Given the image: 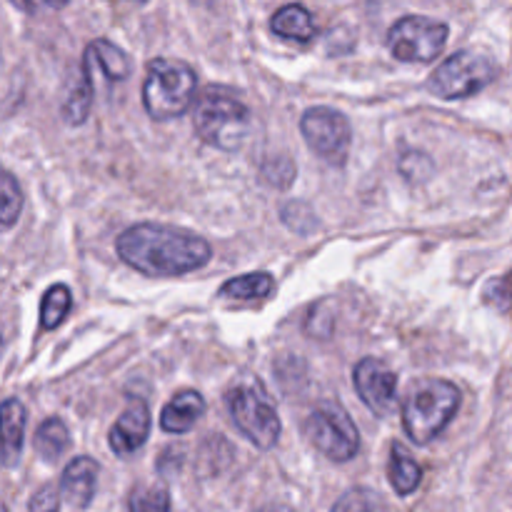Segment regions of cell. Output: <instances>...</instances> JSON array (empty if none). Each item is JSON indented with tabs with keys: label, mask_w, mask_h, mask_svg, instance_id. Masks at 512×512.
<instances>
[{
	"label": "cell",
	"mask_w": 512,
	"mask_h": 512,
	"mask_svg": "<svg viewBox=\"0 0 512 512\" xmlns=\"http://www.w3.org/2000/svg\"><path fill=\"white\" fill-rule=\"evenodd\" d=\"M115 248L130 268L153 278L193 273L213 258V248L205 238L158 223H138L123 230Z\"/></svg>",
	"instance_id": "cell-1"
},
{
	"label": "cell",
	"mask_w": 512,
	"mask_h": 512,
	"mask_svg": "<svg viewBox=\"0 0 512 512\" xmlns=\"http://www.w3.org/2000/svg\"><path fill=\"white\" fill-rule=\"evenodd\" d=\"M460 408V390L448 380H423L403 403V428L415 445H428L443 433Z\"/></svg>",
	"instance_id": "cell-2"
},
{
	"label": "cell",
	"mask_w": 512,
	"mask_h": 512,
	"mask_svg": "<svg viewBox=\"0 0 512 512\" xmlns=\"http://www.w3.org/2000/svg\"><path fill=\"white\" fill-rule=\"evenodd\" d=\"M193 128L205 145L233 153L250 133V110L225 90L208 88L195 100Z\"/></svg>",
	"instance_id": "cell-3"
},
{
	"label": "cell",
	"mask_w": 512,
	"mask_h": 512,
	"mask_svg": "<svg viewBox=\"0 0 512 512\" xmlns=\"http://www.w3.org/2000/svg\"><path fill=\"white\" fill-rule=\"evenodd\" d=\"M198 75L183 60L155 58L143 83V105L150 118L173 120L193 105Z\"/></svg>",
	"instance_id": "cell-4"
},
{
	"label": "cell",
	"mask_w": 512,
	"mask_h": 512,
	"mask_svg": "<svg viewBox=\"0 0 512 512\" xmlns=\"http://www.w3.org/2000/svg\"><path fill=\"white\" fill-rule=\"evenodd\" d=\"M498 78V65L490 55L475 50H460L435 68L428 90L445 100H463L480 93Z\"/></svg>",
	"instance_id": "cell-5"
},
{
	"label": "cell",
	"mask_w": 512,
	"mask_h": 512,
	"mask_svg": "<svg viewBox=\"0 0 512 512\" xmlns=\"http://www.w3.org/2000/svg\"><path fill=\"white\" fill-rule=\"evenodd\" d=\"M303 430L315 450H320L333 463H348L358 455L360 433L345 408H340L338 403L315 405Z\"/></svg>",
	"instance_id": "cell-6"
},
{
	"label": "cell",
	"mask_w": 512,
	"mask_h": 512,
	"mask_svg": "<svg viewBox=\"0 0 512 512\" xmlns=\"http://www.w3.org/2000/svg\"><path fill=\"white\" fill-rule=\"evenodd\" d=\"M450 28L425 15H405L388 30V50L403 63H433L448 43Z\"/></svg>",
	"instance_id": "cell-7"
},
{
	"label": "cell",
	"mask_w": 512,
	"mask_h": 512,
	"mask_svg": "<svg viewBox=\"0 0 512 512\" xmlns=\"http://www.w3.org/2000/svg\"><path fill=\"white\" fill-rule=\"evenodd\" d=\"M228 413L233 418L235 428L260 450L275 448L280 438V418L273 405L263 398L255 388L240 385L233 388L225 398Z\"/></svg>",
	"instance_id": "cell-8"
},
{
	"label": "cell",
	"mask_w": 512,
	"mask_h": 512,
	"mask_svg": "<svg viewBox=\"0 0 512 512\" xmlns=\"http://www.w3.org/2000/svg\"><path fill=\"white\" fill-rule=\"evenodd\" d=\"M300 133L310 150L333 165H343L350 153V140H353V128L350 120L340 110L318 105L308 108L300 118Z\"/></svg>",
	"instance_id": "cell-9"
},
{
	"label": "cell",
	"mask_w": 512,
	"mask_h": 512,
	"mask_svg": "<svg viewBox=\"0 0 512 512\" xmlns=\"http://www.w3.org/2000/svg\"><path fill=\"white\" fill-rule=\"evenodd\" d=\"M353 383L360 400L380 418H388L398 408V375L375 358H363L353 370Z\"/></svg>",
	"instance_id": "cell-10"
},
{
	"label": "cell",
	"mask_w": 512,
	"mask_h": 512,
	"mask_svg": "<svg viewBox=\"0 0 512 512\" xmlns=\"http://www.w3.org/2000/svg\"><path fill=\"white\" fill-rule=\"evenodd\" d=\"M150 435V410L145 405V400L130 398L128 408L123 410L115 425L110 428L108 443L110 450L120 458H128L135 450H140L145 445Z\"/></svg>",
	"instance_id": "cell-11"
},
{
	"label": "cell",
	"mask_w": 512,
	"mask_h": 512,
	"mask_svg": "<svg viewBox=\"0 0 512 512\" xmlns=\"http://www.w3.org/2000/svg\"><path fill=\"white\" fill-rule=\"evenodd\" d=\"M25 423H28V413L18 398L0 403V465L3 468L18 465L20 453H23Z\"/></svg>",
	"instance_id": "cell-12"
},
{
	"label": "cell",
	"mask_w": 512,
	"mask_h": 512,
	"mask_svg": "<svg viewBox=\"0 0 512 512\" xmlns=\"http://www.w3.org/2000/svg\"><path fill=\"white\" fill-rule=\"evenodd\" d=\"M98 463L88 455H80V458L70 460L68 468L63 470V478H60V493L65 495L68 503H73L75 508H88L95 498V485H98Z\"/></svg>",
	"instance_id": "cell-13"
},
{
	"label": "cell",
	"mask_w": 512,
	"mask_h": 512,
	"mask_svg": "<svg viewBox=\"0 0 512 512\" xmlns=\"http://www.w3.org/2000/svg\"><path fill=\"white\" fill-rule=\"evenodd\" d=\"M205 413V398L198 390H180L173 400L160 413V428L165 433L183 435L203 418Z\"/></svg>",
	"instance_id": "cell-14"
},
{
	"label": "cell",
	"mask_w": 512,
	"mask_h": 512,
	"mask_svg": "<svg viewBox=\"0 0 512 512\" xmlns=\"http://www.w3.org/2000/svg\"><path fill=\"white\" fill-rule=\"evenodd\" d=\"M270 30L285 40L308 43V40L315 35V23H313V15H310L303 5L290 3V5H283V8L270 18Z\"/></svg>",
	"instance_id": "cell-15"
},
{
	"label": "cell",
	"mask_w": 512,
	"mask_h": 512,
	"mask_svg": "<svg viewBox=\"0 0 512 512\" xmlns=\"http://www.w3.org/2000/svg\"><path fill=\"white\" fill-rule=\"evenodd\" d=\"M388 478L390 485L395 488L398 495H410L420 488L423 483V468L418 465V460L405 450V445H393L390 450V463H388Z\"/></svg>",
	"instance_id": "cell-16"
},
{
	"label": "cell",
	"mask_w": 512,
	"mask_h": 512,
	"mask_svg": "<svg viewBox=\"0 0 512 512\" xmlns=\"http://www.w3.org/2000/svg\"><path fill=\"white\" fill-rule=\"evenodd\" d=\"M85 60H88L93 68L103 70V75L108 80H125L130 75V60L123 50L118 48L110 40L98 38L88 45L85 50Z\"/></svg>",
	"instance_id": "cell-17"
},
{
	"label": "cell",
	"mask_w": 512,
	"mask_h": 512,
	"mask_svg": "<svg viewBox=\"0 0 512 512\" xmlns=\"http://www.w3.org/2000/svg\"><path fill=\"white\" fill-rule=\"evenodd\" d=\"M275 290V280L270 273H245L228 280L220 288V298L228 300H263Z\"/></svg>",
	"instance_id": "cell-18"
},
{
	"label": "cell",
	"mask_w": 512,
	"mask_h": 512,
	"mask_svg": "<svg viewBox=\"0 0 512 512\" xmlns=\"http://www.w3.org/2000/svg\"><path fill=\"white\" fill-rule=\"evenodd\" d=\"M90 108H93V70L85 68L80 73V83L75 85L73 93L68 95L63 105V118L68 125H83L88 120Z\"/></svg>",
	"instance_id": "cell-19"
},
{
	"label": "cell",
	"mask_w": 512,
	"mask_h": 512,
	"mask_svg": "<svg viewBox=\"0 0 512 512\" xmlns=\"http://www.w3.org/2000/svg\"><path fill=\"white\" fill-rule=\"evenodd\" d=\"M70 433L60 418H48L35 433V450L43 460H58L68 450Z\"/></svg>",
	"instance_id": "cell-20"
},
{
	"label": "cell",
	"mask_w": 512,
	"mask_h": 512,
	"mask_svg": "<svg viewBox=\"0 0 512 512\" xmlns=\"http://www.w3.org/2000/svg\"><path fill=\"white\" fill-rule=\"evenodd\" d=\"M70 290L65 285H53V288L45 290L43 300H40V328L43 330H55L65 320V315L70 313Z\"/></svg>",
	"instance_id": "cell-21"
},
{
	"label": "cell",
	"mask_w": 512,
	"mask_h": 512,
	"mask_svg": "<svg viewBox=\"0 0 512 512\" xmlns=\"http://www.w3.org/2000/svg\"><path fill=\"white\" fill-rule=\"evenodd\" d=\"M23 210V190L13 173L0 168V230L15 225Z\"/></svg>",
	"instance_id": "cell-22"
},
{
	"label": "cell",
	"mask_w": 512,
	"mask_h": 512,
	"mask_svg": "<svg viewBox=\"0 0 512 512\" xmlns=\"http://www.w3.org/2000/svg\"><path fill=\"white\" fill-rule=\"evenodd\" d=\"M130 512H173L170 510V495L165 488H150V485H140L130 493L128 498Z\"/></svg>",
	"instance_id": "cell-23"
},
{
	"label": "cell",
	"mask_w": 512,
	"mask_h": 512,
	"mask_svg": "<svg viewBox=\"0 0 512 512\" xmlns=\"http://www.w3.org/2000/svg\"><path fill=\"white\" fill-rule=\"evenodd\" d=\"M263 178L275 188H290L295 180V163L288 155H273V158L265 160Z\"/></svg>",
	"instance_id": "cell-24"
},
{
	"label": "cell",
	"mask_w": 512,
	"mask_h": 512,
	"mask_svg": "<svg viewBox=\"0 0 512 512\" xmlns=\"http://www.w3.org/2000/svg\"><path fill=\"white\" fill-rule=\"evenodd\" d=\"M375 495L365 488L348 490L330 512H375Z\"/></svg>",
	"instance_id": "cell-25"
},
{
	"label": "cell",
	"mask_w": 512,
	"mask_h": 512,
	"mask_svg": "<svg viewBox=\"0 0 512 512\" xmlns=\"http://www.w3.org/2000/svg\"><path fill=\"white\" fill-rule=\"evenodd\" d=\"M28 512H60V490L55 488V485H43V488L30 498Z\"/></svg>",
	"instance_id": "cell-26"
},
{
	"label": "cell",
	"mask_w": 512,
	"mask_h": 512,
	"mask_svg": "<svg viewBox=\"0 0 512 512\" xmlns=\"http://www.w3.org/2000/svg\"><path fill=\"white\" fill-rule=\"evenodd\" d=\"M420 165H423V168H433V160H430L425 153H408L405 155L403 165H400V170H403L410 180H425L423 173L418 170Z\"/></svg>",
	"instance_id": "cell-27"
},
{
	"label": "cell",
	"mask_w": 512,
	"mask_h": 512,
	"mask_svg": "<svg viewBox=\"0 0 512 512\" xmlns=\"http://www.w3.org/2000/svg\"><path fill=\"white\" fill-rule=\"evenodd\" d=\"M25 3L33 5V8H38V5H43V8L58 10V8H65V5H68V0H25Z\"/></svg>",
	"instance_id": "cell-28"
},
{
	"label": "cell",
	"mask_w": 512,
	"mask_h": 512,
	"mask_svg": "<svg viewBox=\"0 0 512 512\" xmlns=\"http://www.w3.org/2000/svg\"><path fill=\"white\" fill-rule=\"evenodd\" d=\"M130 3H148V0H130Z\"/></svg>",
	"instance_id": "cell-29"
},
{
	"label": "cell",
	"mask_w": 512,
	"mask_h": 512,
	"mask_svg": "<svg viewBox=\"0 0 512 512\" xmlns=\"http://www.w3.org/2000/svg\"><path fill=\"white\" fill-rule=\"evenodd\" d=\"M0 350H3V338H0Z\"/></svg>",
	"instance_id": "cell-30"
},
{
	"label": "cell",
	"mask_w": 512,
	"mask_h": 512,
	"mask_svg": "<svg viewBox=\"0 0 512 512\" xmlns=\"http://www.w3.org/2000/svg\"><path fill=\"white\" fill-rule=\"evenodd\" d=\"M283 512H290V510H283Z\"/></svg>",
	"instance_id": "cell-31"
}]
</instances>
